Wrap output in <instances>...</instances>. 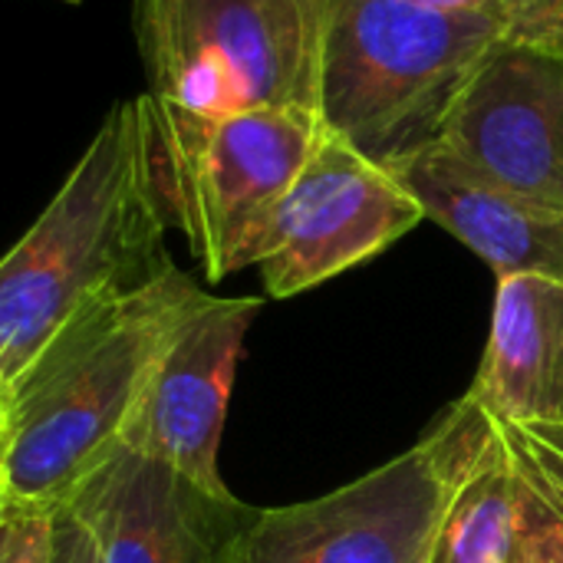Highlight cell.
Listing matches in <instances>:
<instances>
[{
	"label": "cell",
	"instance_id": "11",
	"mask_svg": "<svg viewBox=\"0 0 563 563\" xmlns=\"http://www.w3.org/2000/svg\"><path fill=\"white\" fill-rule=\"evenodd\" d=\"M422 205L426 218L472 247L501 277H548L563 284V211L501 191L439 148L393 172Z\"/></svg>",
	"mask_w": 563,
	"mask_h": 563
},
{
	"label": "cell",
	"instance_id": "3",
	"mask_svg": "<svg viewBox=\"0 0 563 563\" xmlns=\"http://www.w3.org/2000/svg\"><path fill=\"white\" fill-rule=\"evenodd\" d=\"M505 43V23L482 13L327 0L320 115L333 135L396 172L439 142L455 102Z\"/></svg>",
	"mask_w": 563,
	"mask_h": 563
},
{
	"label": "cell",
	"instance_id": "5",
	"mask_svg": "<svg viewBox=\"0 0 563 563\" xmlns=\"http://www.w3.org/2000/svg\"><path fill=\"white\" fill-rule=\"evenodd\" d=\"M327 0H135L145 99L191 115L320 112Z\"/></svg>",
	"mask_w": 563,
	"mask_h": 563
},
{
	"label": "cell",
	"instance_id": "19",
	"mask_svg": "<svg viewBox=\"0 0 563 563\" xmlns=\"http://www.w3.org/2000/svg\"><path fill=\"white\" fill-rule=\"evenodd\" d=\"M525 429H531V432L541 435L548 445H554L558 452H563V426H525Z\"/></svg>",
	"mask_w": 563,
	"mask_h": 563
},
{
	"label": "cell",
	"instance_id": "10",
	"mask_svg": "<svg viewBox=\"0 0 563 563\" xmlns=\"http://www.w3.org/2000/svg\"><path fill=\"white\" fill-rule=\"evenodd\" d=\"M96 534L99 563H234L257 508L211 495L119 449L69 501Z\"/></svg>",
	"mask_w": 563,
	"mask_h": 563
},
{
	"label": "cell",
	"instance_id": "2",
	"mask_svg": "<svg viewBox=\"0 0 563 563\" xmlns=\"http://www.w3.org/2000/svg\"><path fill=\"white\" fill-rule=\"evenodd\" d=\"M208 290L178 264L69 323L10 386L0 518L56 515L122 449L148 379Z\"/></svg>",
	"mask_w": 563,
	"mask_h": 563
},
{
	"label": "cell",
	"instance_id": "13",
	"mask_svg": "<svg viewBox=\"0 0 563 563\" xmlns=\"http://www.w3.org/2000/svg\"><path fill=\"white\" fill-rule=\"evenodd\" d=\"M525 485L501 426L462 465L429 563H511L521 531Z\"/></svg>",
	"mask_w": 563,
	"mask_h": 563
},
{
	"label": "cell",
	"instance_id": "4",
	"mask_svg": "<svg viewBox=\"0 0 563 563\" xmlns=\"http://www.w3.org/2000/svg\"><path fill=\"white\" fill-rule=\"evenodd\" d=\"M142 102L168 224L211 284L254 267L274 208L327 132L323 115L303 106L191 115Z\"/></svg>",
	"mask_w": 563,
	"mask_h": 563
},
{
	"label": "cell",
	"instance_id": "14",
	"mask_svg": "<svg viewBox=\"0 0 563 563\" xmlns=\"http://www.w3.org/2000/svg\"><path fill=\"white\" fill-rule=\"evenodd\" d=\"M511 563H563V521L528 485L521 498V531Z\"/></svg>",
	"mask_w": 563,
	"mask_h": 563
},
{
	"label": "cell",
	"instance_id": "17",
	"mask_svg": "<svg viewBox=\"0 0 563 563\" xmlns=\"http://www.w3.org/2000/svg\"><path fill=\"white\" fill-rule=\"evenodd\" d=\"M49 563H99L96 534L76 508H59L53 515V551Z\"/></svg>",
	"mask_w": 563,
	"mask_h": 563
},
{
	"label": "cell",
	"instance_id": "15",
	"mask_svg": "<svg viewBox=\"0 0 563 563\" xmlns=\"http://www.w3.org/2000/svg\"><path fill=\"white\" fill-rule=\"evenodd\" d=\"M511 43L563 56V0H511Z\"/></svg>",
	"mask_w": 563,
	"mask_h": 563
},
{
	"label": "cell",
	"instance_id": "6",
	"mask_svg": "<svg viewBox=\"0 0 563 563\" xmlns=\"http://www.w3.org/2000/svg\"><path fill=\"white\" fill-rule=\"evenodd\" d=\"M492 426L465 393L369 475L313 501L257 508L234 563H429L455 478Z\"/></svg>",
	"mask_w": 563,
	"mask_h": 563
},
{
	"label": "cell",
	"instance_id": "21",
	"mask_svg": "<svg viewBox=\"0 0 563 563\" xmlns=\"http://www.w3.org/2000/svg\"><path fill=\"white\" fill-rule=\"evenodd\" d=\"M63 3H79V0H63Z\"/></svg>",
	"mask_w": 563,
	"mask_h": 563
},
{
	"label": "cell",
	"instance_id": "16",
	"mask_svg": "<svg viewBox=\"0 0 563 563\" xmlns=\"http://www.w3.org/2000/svg\"><path fill=\"white\" fill-rule=\"evenodd\" d=\"M53 515H3L0 563H49Z\"/></svg>",
	"mask_w": 563,
	"mask_h": 563
},
{
	"label": "cell",
	"instance_id": "8",
	"mask_svg": "<svg viewBox=\"0 0 563 563\" xmlns=\"http://www.w3.org/2000/svg\"><path fill=\"white\" fill-rule=\"evenodd\" d=\"M432 148L501 191L563 211V56L498 46Z\"/></svg>",
	"mask_w": 563,
	"mask_h": 563
},
{
	"label": "cell",
	"instance_id": "12",
	"mask_svg": "<svg viewBox=\"0 0 563 563\" xmlns=\"http://www.w3.org/2000/svg\"><path fill=\"white\" fill-rule=\"evenodd\" d=\"M468 396L501 426H563V284L501 277Z\"/></svg>",
	"mask_w": 563,
	"mask_h": 563
},
{
	"label": "cell",
	"instance_id": "18",
	"mask_svg": "<svg viewBox=\"0 0 563 563\" xmlns=\"http://www.w3.org/2000/svg\"><path fill=\"white\" fill-rule=\"evenodd\" d=\"M409 3H419V7H429V10H442V13H482V16H495L505 23L508 30V20H511V0H409ZM511 36V30H508Z\"/></svg>",
	"mask_w": 563,
	"mask_h": 563
},
{
	"label": "cell",
	"instance_id": "1",
	"mask_svg": "<svg viewBox=\"0 0 563 563\" xmlns=\"http://www.w3.org/2000/svg\"><path fill=\"white\" fill-rule=\"evenodd\" d=\"M152 168L145 102H115L66 181L0 257V386L79 317L125 297L175 261Z\"/></svg>",
	"mask_w": 563,
	"mask_h": 563
},
{
	"label": "cell",
	"instance_id": "9",
	"mask_svg": "<svg viewBox=\"0 0 563 563\" xmlns=\"http://www.w3.org/2000/svg\"><path fill=\"white\" fill-rule=\"evenodd\" d=\"M261 303L257 297L208 294L162 353L122 449L178 472L201 492L231 495L218 449L234 373Z\"/></svg>",
	"mask_w": 563,
	"mask_h": 563
},
{
	"label": "cell",
	"instance_id": "7",
	"mask_svg": "<svg viewBox=\"0 0 563 563\" xmlns=\"http://www.w3.org/2000/svg\"><path fill=\"white\" fill-rule=\"evenodd\" d=\"M422 221V205L389 168L327 129L274 208L254 267L267 297L287 300L373 261Z\"/></svg>",
	"mask_w": 563,
	"mask_h": 563
},
{
	"label": "cell",
	"instance_id": "20",
	"mask_svg": "<svg viewBox=\"0 0 563 563\" xmlns=\"http://www.w3.org/2000/svg\"><path fill=\"white\" fill-rule=\"evenodd\" d=\"M7 426H10V393L0 386V462H3V449H7Z\"/></svg>",
	"mask_w": 563,
	"mask_h": 563
}]
</instances>
